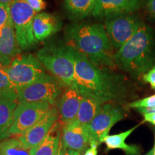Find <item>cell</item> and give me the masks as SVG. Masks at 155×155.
<instances>
[{"label": "cell", "instance_id": "6da1fadb", "mask_svg": "<svg viewBox=\"0 0 155 155\" xmlns=\"http://www.w3.org/2000/svg\"><path fill=\"white\" fill-rule=\"evenodd\" d=\"M71 49L75 59V85L81 95L94 97L104 104L121 98L125 91L124 78L96 65L78 50Z\"/></svg>", "mask_w": 155, "mask_h": 155}, {"label": "cell", "instance_id": "7a4b0ae2", "mask_svg": "<svg viewBox=\"0 0 155 155\" xmlns=\"http://www.w3.org/2000/svg\"><path fill=\"white\" fill-rule=\"evenodd\" d=\"M68 45L84 55L96 65H115L112 45L104 25L99 23H73L65 31Z\"/></svg>", "mask_w": 155, "mask_h": 155}, {"label": "cell", "instance_id": "3957f363", "mask_svg": "<svg viewBox=\"0 0 155 155\" xmlns=\"http://www.w3.org/2000/svg\"><path fill=\"white\" fill-rule=\"evenodd\" d=\"M114 61L121 71L134 77L148 72L154 65V32L143 23L137 32L114 54Z\"/></svg>", "mask_w": 155, "mask_h": 155}, {"label": "cell", "instance_id": "277c9868", "mask_svg": "<svg viewBox=\"0 0 155 155\" xmlns=\"http://www.w3.org/2000/svg\"><path fill=\"white\" fill-rule=\"evenodd\" d=\"M40 63L65 86L75 85V59L69 45H48L36 54Z\"/></svg>", "mask_w": 155, "mask_h": 155}, {"label": "cell", "instance_id": "5b68a950", "mask_svg": "<svg viewBox=\"0 0 155 155\" xmlns=\"http://www.w3.org/2000/svg\"><path fill=\"white\" fill-rule=\"evenodd\" d=\"M65 87L57 78L46 73L33 83L17 89L18 101L46 102L54 106L63 94Z\"/></svg>", "mask_w": 155, "mask_h": 155}, {"label": "cell", "instance_id": "8992f818", "mask_svg": "<svg viewBox=\"0 0 155 155\" xmlns=\"http://www.w3.org/2000/svg\"><path fill=\"white\" fill-rule=\"evenodd\" d=\"M11 20L15 28L19 47L25 51L34 48L38 41L33 32V20L36 13L26 0H14L9 5Z\"/></svg>", "mask_w": 155, "mask_h": 155}, {"label": "cell", "instance_id": "52a82bcc", "mask_svg": "<svg viewBox=\"0 0 155 155\" xmlns=\"http://www.w3.org/2000/svg\"><path fill=\"white\" fill-rule=\"evenodd\" d=\"M7 72L16 90L33 83L46 73L37 56L30 53L19 54L7 68Z\"/></svg>", "mask_w": 155, "mask_h": 155}, {"label": "cell", "instance_id": "ba28073f", "mask_svg": "<svg viewBox=\"0 0 155 155\" xmlns=\"http://www.w3.org/2000/svg\"><path fill=\"white\" fill-rule=\"evenodd\" d=\"M46 102H19L15 111L14 121L9 131V137H19L40 121L52 107Z\"/></svg>", "mask_w": 155, "mask_h": 155}, {"label": "cell", "instance_id": "9c48e42d", "mask_svg": "<svg viewBox=\"0 0 155 155\" xmlns=\"http://www.w3.org/2000/svg\"><path fill=\"white\" fill-rule=\"evenodd\" d=\"M124 117V112L119 106L106 103L88 126L91 144L99 145L109 135L110 130Z\"/></svg>", "mask_w": 155, "mask_h": 155}, {"label": "cell", "instance_id": "30bf717a", "mask_svg": "<svg viewBox=\"0 0 155 155\" xmlns=\"http://www.w3.org/2000/svg\"><path fill=\"white\" fill-rule=\"evenodd\" d=\"M142 25L139 17L130 14L106 19L105 28L112 47L119 50L137 33Z\"/></svg>", "mask_w": 155, "mask_h": 155}, {"label": "cell", "instance_id": "8fae6325", "mask_svg": "<svg viewBox=\"0 0 155 155\" xmlns=\"http://www.w3.org/2000/svg\"><path fill=\"white\" fill-rule=\"evenodd\" d=\"M59 120V113L57 106H53L43 117L28 129L26 132L17 137L27 148L32 150L41 144L54 126Z\"/></svg>", "mask_w": 155, "mask_h": 155}, {"label": "cell", "instance_id": "7c38bea8", "mask_svg": "<svg viewBox=\"0 0 155 155\" xmlns=\"http://www.w3.org/2000/svg\"><path fill=\"white\" fill-rule=\"evenodd\" d=\"M143 0H97L92 15L106 19L130 14L141 7Z\"/></svg>", "mask_w": 155, "mask_h": 155}, {"label": "cell", "instance_id": "4fadbf2b", "mask_svg": "<svg viewBox=\"0 0 155 155\" xmlns=\"http://www.w3.org/2000/svg\"><path fill=\"white\" fill-rule=\"evenodd\" d=\"M61 146L82 154L91 145L88 127L75 122L63 126L61 139Z\"/></svg>", "mask_w": 155, "mask_h": 155}, {"label": "cell", "instance_id": "5bb4252c", "mask_svg": "<svg viewBox=\"0 0 155 155\" xmlns=\"http://www.w3.org/2000/svg\"><path fill=\"white\" fill-rule=\"evenodd\" d=\"M82 95L75 85L66 86L58 100L59 121L65 126L74 121L80 108Z\"/></svg>", "mask_w": 155, "mask_h": 155}, {"label": "cell", "instance_id": "9a60e30c", "mask_svg": "<svg viewBox=\"0 0 155 155\" xmlns=\"http://www.w3.org/2000/svg\"><path fill=\"white\" fill-rule=\"evenodd\" d=\"M18 103L16 89L0 91V141L9 137V131Z\"/></svg>", "mask_w": 155, "mask_h": 155}, {"label": "cell", "instance_id": "2e32d148", "mask_svg": "<svg viewBox=\"0 0 155 155\" xmlns=\"http://www.w3.org/2000/svg\"><path fill=\"white\" fill-rule=\"evenodd\" d=\"M22 50L17 42L15 28L12 20L0 30V63L8 67Z\"/></svg>", "mask_w": 155, "mask_h": 155}, {"label": "cell", "instance_id": "e0dca14e", "mask_svg": "<svg viewBox=\"0 0 155 155\" xmlns=\"http://www.w3.org/2000/svg\"><path fill=\"white\" fill-rule=\"evenodd\" d=\"M61 22L55 15L42 12L35 15L33 20V32L38 42L44 41L61 28Z\"/></svg>", "mask_w": 155, "mask_h": 155}, {"label": "cell", "instance_id": "ac0fdd59", "mask_svg": "<svg viewBox=\"0 0 155 155\" xmlns=\"http://www.w3.org/2000/svg\"><path fill=\"white\" fill-rule=\"evenodd\" d=\"M80 108L73 122L88 127L89 124L98 113L104 103L94 97L82 95Z\"/></svg>", "mask_w": 155, "mask_h": 155}, {"label": "cell", "instance_id": "d6986e66", "mask_svg": "<svg viewBox=\"0 0 155 155\" xmlns=\"http://www.w3.org/2000/svg\"><path fill=\"white\" fill-rule=\"evenodd\" d=\"M62 128L59 120L41 144L30 150V155H55L60 148Z\"/></svg>", "mask_w": 155, "mask_h": 155}, {"label": "cell", "instance_id": "ffe728a7", "mask_svg": "<svg viewBox=\"0 0 155 155\" xmlns=\"http://www.w3.org/2000/svg\"><path fill=\"white\" fill-rule=\"evenodd\" d=\"M139 125H137L129 130L124 131L120 134L114 135H108L104 140V143L106 144V150H121L124 151L127 155H140V148L137 145H129L126 143V139L130 136L133 131L139 127Z\"/></svg>", "mask_w": 155, "mask_h": 155}, {"label": "cell", "instance_id": "44dd1931", "mask_svg": "<svg viewBox=\"0 0 155 155\" xmlns=\"http://www.w3.org/2000/svg\"><path fill=\"white\" fill-rule=\"evenodd\" d=\"M97 0H65V9L73 19H81L92 15Z\"/></svg>", "mask_w": 155, "mask_h": 155}, {"label": "cell", "instance_id": "7402d4cb", "mask_svg": "<svg viewBox=\"0 0 155 155\" xmlns=\"http://www.w3.org/2000/svg\"><path fill=\"white\" fill-rule=\"evenodd\" d=\"M0 155H30V152L17 137H9L0 141Z\"/></svg>", "mask_w": 155, "mask_h": 155}, {"label": "cell", "instance_id": "603a6c76", "mask_svg": "<svg viewBox=\"0 0 155 155\" xmlns=\"http://www.w3.org/2000/svg\"><path fill=\"white\" fill-rule=\"evenodd\" d=\"M128 107L135 109L140 108H151L155 107V94L147 98L139 99L128 104Z\"/></svg>", "mask_w": 155, "mask_h": 155}, {"label": "cell", "instance_id": "cb8c5ba5", "mask_svg": "<svg viewBox=\"0 0 155 155\" xmlns=\"http://www.w3.org/2000/svg\"><path fill=\"white\" fill-rule=\"evenodd\" d=\"M7 68L0 63V91L15 89L9 81L7 72Z\"/></svg>", "mask_w": 155, "mask_h": 155}, {"label": "cell", "instance_id": "d4e9b609", "mask_svg": "<svg viewBox=\"0 0 155 155\" xmlns=\"http://www.w3.org/2000/svg\"><path fill=\"white\" fill-rule=\"evenodd\" d=\"M11 21L9 5L0 3V30Z\"/></svg>", "mask_w": 155, "mask_h": 155}, {"label": "cell", "instance_id": "484cf974", "mask_svg": "<svg viewBox=\"0 0 155 155\" xmlns=\"http://www.w3.org/2000/svg\"><path fill=\"white\" fill-rule=\"evenodd\" d=\"M143 80L149 83L151 88L155 90V65L148 72L143 75Z\"/></svg>", "mask_w": 155, "mask_h": 155}, {"label": "cell", "instance_id": "4316f807", "mask_svg": "<svg viewBox=\"0 0 155 155\" xmlns=\"http://www.w3.org/2000/svg\"><path fill=\"white\" fill-rule=\"evenodd\" d=\"M31 8L35 12L36 14L40 13L42 9L45 8V2L43 0H26Z\"/></svg>", "mask_w": 155, "mask_h": 155}, {"label": "cell", "instance_id": "83f0119b", "mask_svg": "<svg viewBox=\"0 0 155 155\" xmlns=\"http://www.w3.org/2000/svg\"><path fill=\"white\" fill-rule=\"evenodd\" d=\"M145 7L148 14L155 19V0H146Z\"/></svg>", "mask_w": 155, "mask_h": 155}, {"label": "cell", "instance_id": "f1b7e54d", "mask_svg": "<svg viewBox=\"0 0 155 155\" xmlns=\"http://www.w3.org/2000/svg\"><path fill=\"white\" fill-rule=\"evenodd\" d=\"M98 144H91L90 147L85 152L83 155H97L98 154Z\"/></svg>", "mask_w": 155, "mask_h": 155}, {"label": "cell", "instance_id": "f546056e", "mask_svg": "<svg viewBox=\"0 0 155 155\" xmlns=\"http://www.w3.org/2000/svg\"><path fill=\"white\" fill-rule=\"evenodd\" d=\"M144 116V121L152 124V125L155 126V112H152V113H147L142 114Z\"/></svg>", "mask_w": 155, "mask_h": 155}, {"label": "cell", "instance_id": "4dcf8cb0", "mask_svg": "<svg viewBox=\"0 0 155 155\" xmlns=\"http://www.w3.org/2000/svg\"><path fill=\"white\" fill-rule=\"evenodd\" d=\"M80 153L75 152V151L65 149L60 144V155H78Z\"/></svg>", "mask_w": 155, "mask_h": 155}, {"label": "cell", "instance_id": "1f68e13d", "mask_svg": "<svg viewBox=\"0 0 155 155\" xmlns=\"http://www.w3.org/2000/svg\"><path fill=\"white\" fill-rule=\"evenodd\" d=\"M137 110H138L141 114H144L147 113H152V112H155V107L151 108H140V109Z\"/></svg>", "mask_w": 155, "mask_h": 155}, {"label": "cell", "instance_id": "d6a6232c", "mask_svg": "<svg viewBox=\"0 0 155 155\" xmlns=\"http://www.w3.org/2000/svg\"><path fill=\"white\" fill-rule=\"evenodd\" d=\"M14 0H0V3H2V4H5V5H9L11 2Z\"/></svg>", "mask_w": 155, "mask_h": 155}, {"label": "cell", "instance_id": "836d02e7", "mask_svg": "<svg viewBox=\"0 0 155 155\" xmlns=\"http://www.w3.org/2000/svg\"><path fill=\"white\" fill-rule=\"evenodd\" d=\"M144 155H153V148L151 150L149 151V152H147L146 154H144Z\"/></svg>", "mask_w": 155, "mask_h": 155}, {"label": "cell", "instance_id": "e575fe53", "mask_svg": "<svg viewBox=\"0 0 155 155\" xmlns=\"http://www.w3.org/2000/svg\"><path fill=\"white\" fill-rule=\"evenodd\" d=\"M153 155H155V137H154V145L153 147Z\"/></svg>", "mask_w": 155, "mask_h": 155}, {"label": "cell", "instance_id": "d590c367", "mask_svg": "<svg viewBox=\"0 0 155 155\" xmlns=\"http://www.w3.org/2000/svg\"><path fill=\"white\" fill-rule=\"evenodd\" d=\"M55 155H60V148H59V150H58V152H57V154H56Z\"/></svg>", "mask_w": 155, "mask_h": 155}, {"label": "cell", "instance_id": "8d00e7d4", "mask_svg": "<svg viewBox=\"0 0 155 155\" xmlns=\"http://www.w3.org/2000/svg\"><path fill=\"white\" fill-rule=\"evenodd\" d=\"M78 155H81V154H78Z\"/></svg>", "mask_w": 155, "mask_h": 155}]
</instances>
